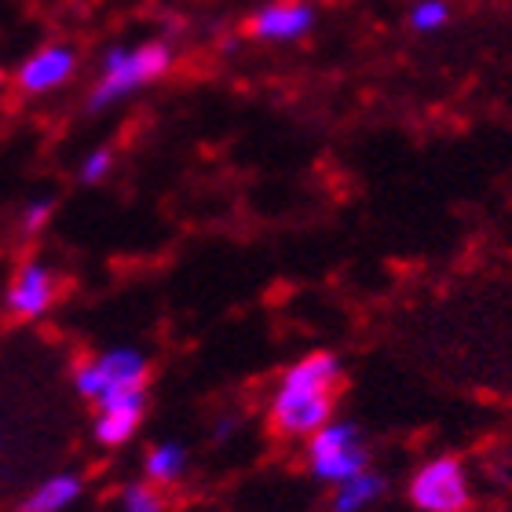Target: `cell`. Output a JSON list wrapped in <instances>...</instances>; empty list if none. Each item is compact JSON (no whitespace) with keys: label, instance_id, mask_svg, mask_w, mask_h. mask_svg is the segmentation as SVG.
Returning <instances> with one entry per match:
<instances>
[{"label":"cell","instance_id":"obj_1","mask_svg":"<svg viewBox=\"0 0 512 512\" xmlns=\"http://www.w3.org/2000/svg\"><path fill=\"white\" fill-rule=\"evenodd\" d=\"M341 384V363L330 352L304 355L282 374L271 399V421L282 436L308 439L333 421V392Z\"/></svg>","mask_w":512,"mask_h":512},{"label":"cell","instance_id":"obj_2","mask_svg":"<svg viewBox=\"0 0 512 512\" xmlns=\"http://www.w3.org/2000/svg\"><path fill=\"white\" fill-rule=\"evenodd\" d=\"M169 66H172V52L169 44L161 41L139 44V48H110L103 66H99V81L92 85L88 107L92 110L114 107V103L128 99L132 92L147 88L150 81H158Z\"/></svg>","mask_w":512,"mask_h":512},{"label":"cell","instance_id":"obj_3","mask_svg":"<svg viewBox=\"0 0 512 512\" xmlns=\"http://www.w3.org/2000/svg\"><path fill=\"white\" fill-rule=\"evenodd\" d=\"M308 461H311V472L322 483L341 487L344 480L366 472L370 454H366L359 428L352 421H326L315 436H308Z\"/></svg>","mask_w":512,"mask_h":512},{"label":"cell","instance_id":"obj_4","mask_svg":"<svg viewBox=\"0 0 512 512\" xmlns=\"http://www.w3.org/2000/svg\"><path fill=\"white\" fill-rule=\"evenodd\" d=\"M143 384H147V359L136 348H110L77 370V392L96 406L128 392H143Z\"/></svg>","mask_w":512,"mask_h":512},{"label":"cell","instance_id":"obj_5","mask_svg":"<svg viewBox=\"0 0 512 512\" xmlns=\"http://www.w3.org/2000/svg\"><path fill=\"white\" fill-rule=\"evenodd\" d=\"M410 502L421 512H461L469 505V476L461 461L436 458L421 465L410 480Z\"/></svg>","mask_w":512,"mask_h":512},{"label":"cell","instance_id":"obj_6","mask_svg":"<svg viewBox=\"0 0 512 512\" xmlns=\"http://www.w3.org/2000/svg\"><path fill=\"white\" fill-rule=\"evenodd\" d=\"M55 293H59V278L44 260H30L15 271L8 286V308L19 319H41L52 308Z\"/></svg>","mask_w":512,"mask_h":512},{"label":"cell","instance_id":"obj_7","mask_svg":"<svg viewBox=\"0 0 512 512\" xmlns=\"http://www.w3.org/2000/svg\"><path fill=\"white\" fill-rule=\"evenodd\" d=\"M315 26V8L308 0H275L253 15V37L271 44L300 41Z\"/></svg>","mask_w":512,"mask_h":512},{"label":"cell","instance_id":"obj_8","mask_svg":"<svg viewBox=\"0 0 512 512\" xmlns=\"http://www.w3.org/2000/svg\"><path fill=\"white\" fill-rule=\"evenodd\" d=\"M74 52L66 44H48L41 52H33L19 70V88L30 92V96H41V92H52V88L66 85L70 74H74Z\"/></svg>","mask_w":512,"mask_h":512},{"label":"cell","instance_id":"obj_9","mask_svg":"<svg viewBox=\"0 0 512 512\" xmlns=\"http://www.w3.org/2000/svg\"><path fill=\"white\" fill-rule=\"evenodd\" d=\"M96 439L107 443V447H118V443H128L136 436L139 421L147 414V392H128L110 399V403L96 406Z\"/></svg>","mask_w":512,"mask_h":512},{"label":"cell","instance_id":"obj_10","mask_svg":"<svg viewBox=\"0 0 512 512\" xmlns=\"http://www.w3.org/2000/svg\"><path fill=\"white\" fill-rule=\"evenodd\" d=\"M81 498V476L74 472H55L44 483H37L30 498L19 505V512H66Z\"/></svg>","mask_w":512,"mask_h":512},{"label":"cell","instance_id":"obj_11","mask_svg":"<svg viewBox=\"0 0 512 512\" xmlns=\"http://www.w3.org/2000/svg\"><path fill=\"white\" fill-rule=\"evenodd\" d=\"M381 494H384V476L366 469L337 487V494H333V512H363V509H370Z\"/></svg>","mask_w":512,"mask_h":512},{"label":"cell","instance_id":"obj_12","mask_svg":"<svg viewBox=\"0 0 512 512\" xmlns=\"http://www.w3.org/2000/svg\"><path fill=\"white\" fill-rule=\"evenodd\" d=\"M143 469H147L150 483L169 487V483L183 480V472H187V450H183V443H158V447L147 454Z\"/></svg>","mask_w":512,"mask_h":512},{"label":"cell","instance_id":"obj_13","mask_svg":"<svg viewBox=\"0 0 512 512\" xmlns=\"http://www.w3.org/2000/svg\"><path fill=\"white\" fill-rule=\"evenodd\" d=\"M450 22V4L447 0H417L414 8H410V26L417 33H432V30H443Z\"/></svg>","mask_w":512,"mask_h":512},{"label":"cell","instance_id":"obj_14","mask_svg":"<svg viewBox=\"0 0 512 512\" xmlns=\"http://www.w3.org/2000/svg\"><path fill=\"white\" fill-rule=\"evenodd\" d=\"M121 512H165V502L150 483H128L121 494Z\"/></svg>","mask_w":512,"mask_h":512},{"label":"cell","instance_id":"obj_15","mask_svg":"<svg viewBox=\"0 0 512 512\" xmlns=\"http://www.w3.org/2000/svg\"><path fill=\"white\" fill-rule=\"evenodd\" d=\"M110 169H114V154H110L107 147H96L88 150L85 158H81V169H77V176L85 183H103L110 176Z\"/></svg>","mask_w":512,"mask_h":512},{"label":"cell","instance_id":"obj_16","mask_svg":"<svg viewBox=\"0 0 512 512\" xmlns=\"http://www.w3.org/2000/svg\"><path fill=\"white\" fill-rule=\"evenodd\" d=\"M52 209L55 205L48 202V198H33V202L22 209V227H26V231H41V227L52 220Z\"/></svg>","mask_w":512,"mask_h":512}]
</instances>
